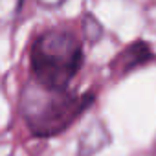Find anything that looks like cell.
I'll return each instance as SVG.
<instances>
[{"label": "cell", "mask_w": 156, "mask_h": 156, "mask_svg": "<svg viewBox=\"0 0 156 156\" xmlns=\"http://www.w3.org/2000/svg\"><path fill=\"white\" fill-rule=\"evenodd\" d=\"M152 59H154V53H152L151 46L143 41H138V42L129 44L123 51H119L116 55V59L112 61V68L116 73L125 75V73L151 62Z\"/></svg>", "instance_id": "3957f363"}, {"label": "cell", "mask_w": 156, "mask_h": 156, "mask_svg": "<svg viewBox=\"0 0 156 156\" xmlns=\"http://www.w3.org/2000/svg\"><path fill=\"white\" fill-rule=\"evenodd\" d=\"M30 59L35 81L51 88H68L83 66V48L72 31L50 30L35 39Z\"/></svg>", "instance_id": "7a4b0ae2"}, {"label": "cell", "mask_w": 156, "mask_h": 156, "mask_svg": "<svg viewBox=\"0 0 156 156\" xmlns=\"http://www.w3.org/2000/svg\"><path fill=\"white\" fill-rule=\"evenodd\" d=\"M110 141L108 129L101 121L90 123L83 134L79 136V145H77V156H94L101 149H105Z\"/></svg>", "instance_id": "277c9868"}, {"label": "cell", "mask_w": 156, "mask_h": 156, "mask_svg": "<svg viewBox=\"0 0 156 156\" xmlns=\"http://www.w3.org/2000/svg\"><path fill=\"white\" fill-rule=\"evenodd\" d=\"M37 2L41 6H44V8H59V6H62L66 2V0H37Z\"/></svg>", "instance_id": "8992f818"}, {"label": "cell", "mask_w": 156, "mask_h": 156, "mask_svg": "<svg viewBox=\"0 0 156 156\" xmlns=\"http://www.w3.org/2000/svg\"><path fill=\"white\" fill-rule=\"evenodd\" d=\"M92 101L90 94L77 96L68 88H51L31 79L20 94V112L31 134L48 138L64 132Z\"/></svg>", "instance_id": "6da1fadb"}, {"label": "cell", "mask_w": 156, "mask_h": 156, "mask_svg": "<svg viewBox=\"0 0 156 156\" xmlns=\"http://www.w3.org/2000/svg\"><path fill=\"white\" fill-rule=\"evenodd\" d=\"M22 2L24 0H0V26L9 24L19 17Z\"/></svg>", "instance_id": "5b68a950"}]
</instances>
